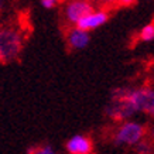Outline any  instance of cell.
Here are the masks:
<instances>
[{"label":"cell","mask_w":154,"mask_h":154,"mask_svg":"<svg viewBox=\"0 0 154 154\" xmlns=\"http://www.w3.org/2000/svg\"><path fill=\"white\" fill-rule=\"evenodd\" d=\"M23 48L21 34L11 27L0 28V61L10 62L20 55Z\"/></svg>","instance_id":"6da1fadb"},{"label":"cell","mask_w":154,"mask_h":154,"mask_svg":"<svg viewBox=\"0 0 154 154\" xmlns=\"http://www.w3.org/2000/svg\"><path fill=\"white\" fill-rule=\"evenodd\" d=\"M125 96L134 113L144 112L147 115L154 113V91L151 86L144 85L141 88H126Z\"/></svg>","instance_id":"7a4b0ae2"},{"label":"cell","mask_w":154,"mask_h":154,"mask_svg":"<svg viewBox=\"0 0 154 154\" xmlns=\"http://www.w3.org/2000/svg\"><path fill=\"white\" fill-rule=\"evenodd\" d=\"M143 139H146V127L136 120L123 122L113 137L117 146H137Z\"/></svg>","instance_id":"3957f363"},{"label":"cell","mask_w":154,"mask_h":154,"mask_svg":"<svg viewBox=\"0 0 154 154\" xmlns=\"http://www.w3.org/2000/svg\"><path fill=\"white\" fill-rule=\"evenodd\" d=\"M107 20H109V13H107L106 10H92L85 17H82L76 23L75 27H78L81 30L86 31V33H89L92 30H96V28L102 27Z\"/></svg>","instance_id":"277c9868"},{"label":"cell","mask_w":154,"mask_h":154,"mask_svg":"<svg viewBox=\"0 0 154 154\" xmlns=\"http://www.w3.org/2000/svg\"><path fill=\"white\" fill-rule=\"evenodd\" d=\"M94 10L92 5L89 2H84V0H74V2H69L68 5L65 6L64 9V14H65V19L69 21V23L75 24L79 21L82 17H85L88 13H91Z\"/></svg>","instance_id":"5b68a950"},{"label":"cell","mask_w":154,"mask_h":154,"mask_svg":"<svg viewBox=\"0 0 154 154\" xmlns=\"http://www.w3.org/2000/svg\"><path fill=\"white\" fill-rule=\"evenodd\" d=\"M66 151L68 154H92L94 143L85 134H75L66 141Z\"/></svg>","instance_id":"8992f818"},{"label":"cell","mask_w":154,"mask_h":154,"mask_svg":"<svg viewBox=\"0 0 154 154\" xmlns=\"http://www.w3.org/2000/svg\"><path fill=\"white\" fill-rule=\"evenodd\" d=\"M89 41H91L89 33L78 27H72L66 34V42L71 50H84L88 47Z\"/></svg>","instance_id":"52a82bcc"},{"label":"cell","mask_w":154,"mask_h":154,"mask_svg":"<svg viewBox=\"0 0 154 154\" xmlns=\"http://www.w3.org/2000/svg\"><path fill=\"white\" fill-rule=\"evenodd\" d=\"M139 40L143 42H150L154 40V24L147 23L139 33Z\"/></svg>","instance_id":"ba28073f"},{"label":"cell","mask_w":154,"mask_h":154,"mask_svg":"<svg viewBox=\"0 0 154 154\" xmlns=\"http://www.w3.org/2000/svg\"><path fill=\"white\" fill-rule=\"evenodd\" d=\"M28 154H57L51 146H37L28 149Z\"/></svg>","instance_id":"9c48e42d"},{"label":"cell","mask_w":154,"mask_h":154,"mask_svg":"<svg viewBox=\"0 0 154 154\" xmlns=\"http://www.w3.org/2000/svg\"><path fill=\"white\" fill-rule=\"evenodd\" d=\"M136 149H137V153L139 154H151L153 147H151V143L147 139H143L139 144L136 146Z\"/></svg>","instance_id":"30bf717a"},{"label":"cell","mask_w":154,"mask_h":154,"mask_svg":"<svg viewBox=\"0 0 154 154\" xmlns=\"http://www.w3.org/2000/svg\"><path fill=\"white\" fill-rule=\"evenodd\" d=\"M40 5H41V7H44V9H54L57 6V2L55 0H41Z\"/></svg>","instance_id":"8fae6325"},{"label":"cell","mask_w":154,"mask_h":154,"mask_svg":"<svg viewBox=\"0 0 154 154\" xmlns=\"http://www.w3.org/2000/svg\"><path fill=\"white\" fill-rule=\"evenodd\" d=\"M0 11H2V2H0Z\"/></svg>","instance_id":"7c38bea8"}]
</instances>
